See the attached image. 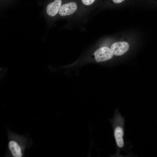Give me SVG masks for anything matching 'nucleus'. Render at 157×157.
<instances>
[{"label":"nucleus","instance_id":"1","mask_svg":"<svg viewBox=\"0 0 157 157\" xmlns=\"http://www.w3.org/2000/svg\"><path fill=\"white\" fill-rule=\"evenodd\" d=\"M112 124L116 143L118 149H121L124 147V118L119 111H115L114 116L109 119Z\"/></svg>","mask_w":157,"mask_h":157},{"label":"nucleus","instance_id":"2","mask_svg":"<svg viewBox=\"0 0 157 157\" xmlns=\"http://www.w3.org/2000/svg\"><path fill=\"white\" fill-rule=\"evenodd\" d=\"M97 62L104 61L111 59L113 53L110 48L106 47H101L97 50L94 53Z\"/></svg>","mask_w":157,"mask_h":157},{"label":"nucleus","instance_id":"3","mask_svg":"<svg viewBox=\"0 0 157 157\" xmlns=\"http://www.w3.org/2000/svg\"><path fill=\"white\" fill-rule=\"evenodd\" d=\"M129 45L126 42H115L112 45L111 49L114 55L121 56L126 52L129 50Z\"/></svg>","mask_w":157,"mask_h":157},{"label":"nucleus","instance_id":"4","mask_svg":"<svg viewBox=\"0 0 157 157\" xmlns=\"http://www.w3.org/2000/svg\"><path fill=\"white\" fill-rule=\"evenodd\" d=\"M77 9L76 3L74 2H70L61 5L58 14L61 16H66L72 14Z\"/></svg>","mask_w":157,"mask_h":157},{"label":"nucleus","instance_id":"5","mask_svg":"<svg viewBox=\"0 0 157 157\" xmlns=\"http://www.w3.org/2000/svg\"><path fill=\"white\" fill-rule=\"evenodd\" d=\"M62 2L61 0H54L48 4L46 8L47 14L51 17L55 16L58 13Z\"/></svg>","mask_w":157,"mask_h":157},{"label":"nucleus","instance_id":"6","mask_svg":"<svg viewBox=\"0 0 157 157\" xmlns=\"http://www.w3.org/2000/svg\"><path fill=\"white\" fill-rule=\"evenodd\" d=\"M8 147L13 156L21 157L22 156L21 149L18 143L14 141H11L9 143Z\"/></svg>","mask_w":157,"mask_h":157},{"label":"nucleus","instance_id":"7","mask_svg":"<svg viewBox=\"0 0 157 157\" xmlns=\"http://www.w3.org/2000/svg\"><path fill=\"white\" fill-rule=\"evenodd\" d=\"M95 0H81L82 3L86 5H90L92 4Z\"/></svg>","mask_w":157,"mask_h":157},{"label":"nucleus","instance_id":"8","mask_svg":"<svg viewBox=\"0 0 157 157\" xmlns=\"http://www.w3.org/2000/svg\"><path fill=\"white\" fill-rule=\"evenodd\" d=\"M124 0H113L114 2L117 3H120L123 1Z\"/></svg>","mask_w":157,"mask_h":157}]
</instances>
